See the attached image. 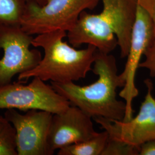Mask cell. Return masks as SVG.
<instances>
[{
  "label": "cell",
  "instance_id": "1",
  "mask_svg": "<svg viewBox=\"0 0 155 155\" xmlns=\"http://www.w3.org/2000/svg\"><path fill=\"white\" fill-rule=\"evenodd\" d=\"M97 80L86 86L74 82H51L56 91L92 118L102 117L110 120L123 121L126 104L117 97V90L124 84L118 73L116 59L110 54L98 51L91 70Z\"/></svg>",
  "mask_w": 155,
  "mask_h": 155
},
{
  "label": "cell",
  "instance_id": "2",
  "mask_svg": "<svg viewBox=\"0 0 155 155\" xmlns=\"http://www.w3.org/2000/svg\"><path fill=\"white\" fill-rule=\"evenodd\" d=\"M67 34L64 31H56L33 38L32 45L41 48L44 56L35 67L19 74L18 81L38 77L45 82L66 83L85 78L92 70L98 50L91 45L76 49L63 41Z\"/></svg>",
  "mask_w": 155,
  "mask_h": 155
},
{
  "label": "cell",
  "instance_id": "3",
  "mask_svg": "<svg viewBox=\"0 0 155 155\" xmlns=\"http://www.w3.org/2000/svg\"><path fill=\"white\" fill-rule=\"evenodd\" d=\"M100 0H47L40 5L28 0L21 21L22 30L30 35L56 31L68 32L77 22L81 13L93 10Z\"/></svg>",
  "mask_w": 155,
  "mask_h": 155
},
{
  "label": "cell",
  "instance_id": "4",
  "mask_svg": "<svg viewBox=\"0 0 155 155\" xmlns=\"http://www.w3.org/2000/svg\"><path fill=\"white\" fill-rule=\"evenodd\" d=\"M71 105L52 86L38 77L28 84L9 83L0 85V109L21 111L37 109L60 113Z\"/></svg>",
  "mask_w": 155,
  "mask_h": 155
},
{
  "label": "cell",
  "instance_id": "5",
  "mask_svg": "<svg viewBox=\"0 0 155 155\" xmlns=\"http://www.w3.org/2000/svg\"><path fill=\"white\" fill-rule=\"evenodd\" d=\"M33 39L21 26H0V85L39 64L43 56L39 50L30 49Z\"/></svg>",
  "mask_w": 155,
  "mask_h": 155
},
{
  "label": "cell",
  "instance_id": "6",
  "mask_svg": "<svg viewBox=\"0 0 155 155\" xmlns=\"http://www.w3.org/2000/svg\"><path fill=\"white\" fill-rule=\"evenodd\" d=\"M154 31L152 21L144 9L138 4L135 21L131 34L127 60L120 78L124 84L119 95L126 104V114L123 121H129L133 117L132 102L139 95L136 86V75L142 56L153 45Z\"/></svg>",
  "mask_w": 155,
  "mask_h": 155
},
{
  "label": "cell",
  "instance_id": "7",
  "mask_svg": "<svg viewBox=\"0 0 155 155\" xmlns=\"http://www.w3.org/2000/svg\"><path fill=\"white\" fill-rule=\"evenodd\" d=\"M53 114L31 109L21 114L17 109H7L4 116L16 130L18 155H52L48 137Z\"/></svg>",
  "mask_w": 155,
  "mask_h": 155
},
{
  "label": "cell",
  "instance_id": "8",
  "mask_svg": "<svg viewBox=\"0 0 155 155\" xmlns=\"http://www.w3.org/2000/svg\"><path fill=\"white\" fill-rule=\"evenodd\" d=\"M147 92L138 114L129 121L110 120L102 117L93 118L109 134L111 139L124 141L140 148L145 143L155 139V98L153 85L147 79L144 81Z\"/></svg>",
  "mask_w": 155,
  "mask_h": 155
},
{
  "label": "cell",
  "instance_id": "9",
  "mask_svg": "<svg viewBox=\"0 0 155 155\" xmlns=\"http://www.w3.org/2000/svg\"><path fill=\"white\" fill-rule=\"evenodd\" d=\"M93 118L75 106L53 114L48 137L51 152L87 140L95 136Z\"/></svg>",
  "mask_w": 155,
  "mask_h": 155
},
{
  "label": "cell",
  "instance_id": "10",
  "mask_svg": "<svg viewBox=\"0 0 155 155\" xmlns=\"http://www.w3.org/2000/svg\"><path fill=\"white\" fill-rule=\"evenodd\" d=\"M67 37L70 45L76 48L83 45H91L104 54H110L118 46L114 27L102 12H82Z\"/></svg>",
  "mask_w": 155,
  "mask_h": 155
},
{
  "label": "cell",
  "instance_id": "11",
  "mask_svg": "<svg viewBox=\"0 0 155 155\" xmlns=\"http://www.w3.org/2000/svg\"><path fill=\"white\" fill-rule=\"evenodd\" d=\"M101 1L104 6L102 12L115 29L121 57L127 58L137 11V0Z\"/></svg>",
  "mask_w": 155,
  "mask_h": 155
},
{
  "label": "cell",
  "instance_id": "12",
  "mask_svg": "<svg viewBox=\"0 0 155 155\" xmlns=\"http://www.w3.org/2000/svg\"><path fill=\"white\" fill-rule=\"evenodd\" d=\"M109 139V134L104 130L94 137L59 150L58 155H101Z\"/></svg>",
  "mask_w": 155,
  "mask_h": 155
},
{
  "label": "cell",
  "instance_id": "13",
  "mask_svg": "<svg viewBox=\"0 0 155 155\" xmlns=\"http://www.w3.org/2000/svg\"><path fill=\"white\" fill-rule=\"evenodd\" d=\"M28 0H0V26H20Z\"/></svg>",
  "mask_w": 155,
  "mask_h": 155
},
{
  "label": "cell",
  "instance_id": "14",
  "mask_svg": "<svg viewBox=\"0 0 155 155\" xmlns=\"http://www.w3.org/2000/svg\"><path fill=\"white\" fill-rule=\"evenodd\" d=\"M0 155H18L16 130L5 116L0 115Z\"/></svg>",
  "mask_w": 155,
  "mask_h": 155
},
{
  "label": "cell",
  "instance_id": "15",
  "mask_svg": "<svg viewBox=\"0 0 155 155\" xmlns=\"http://www.w3.org/2000/svg\"><path fill=\"white\" fill-rule=\"evenodd\" d=\"M139 148L132 145L109 137L101 155H139Z\"/></svg>",
  "mask_w": 155,
  "mask_h": 155
},
{
  "label": "cell",
  "instance_id": "16",
  "mask_svg": "<svg viewBox=\"0 0 155 155\" xmlns=\"http://www.w3.org/2000/svg\"><path fill=\"white\" fill-rule=\"evenodd\" d=\"M145 60L141 61L139 68H144L149 70L150 76L155 78V45H152L144 54Z\"/></svg>",
  "mask_w": 155,
  "mask_h": 155
},
{
  "label": "cell",
  "instance_id": "17",
  "mask_svg": "<svg viewBox=\"0 0 155 155\" xmlns=\"http://www.w3.org/2000/svg\"><path fill=\"white\" fill-rule=\"evenodd\" d=\"M137 2L139 5L148 13L152 21L154 31L153 45H155V0H137Z\"/></svg>",
  "mask_w": 155,
  "mask_h": 155
},
{
  "label": "cell",
  "instance_id": "18",
  "mask_svg": "<svg viewBox=\"0 0 155 155\" xmlns=\"http://www.w3.org/2000/svg\"><path fill=\"white\" fill-rule=\"evenodd\" d=\"M139 155H155V139L142 144L139 148Z\"/></svg>",
  "mask_w": 155,
  "mask_h": 155
},
{
  "label": "cell",
  "instance_id": "19",
  "mask_svg": "<svg viewBox=\"0 0 155 155\" xmlns=\"http://www.w3.org/2000/svg\"><path fill=\"white\" fill-rule=\"evenodd\" d=\"M33 1L36 2H37L38 4H39L40 5H43L47 2V0H33Z\"/></svg>",
  "mask_w": 155,
  "mask_h": 155
}]
</instances>
